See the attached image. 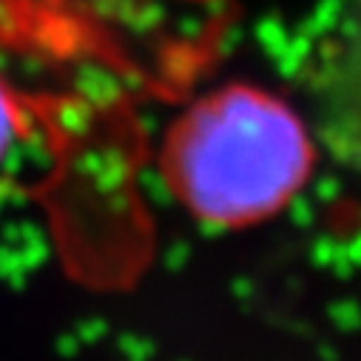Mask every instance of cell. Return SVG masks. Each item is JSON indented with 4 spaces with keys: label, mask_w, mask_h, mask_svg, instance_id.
<instances>
[{
    "label": "cell",
    "mask_w": 361,
    "mask_h": 361,
    "mask_svg": "<svg viewBox=\"0 0 361 361\" xmlns=\"http://www.w3.org/2000/svg\"><path fill=\"white\" fill-rule=\"evenodd\" d=\"M313 173V140L276 94L228 82L179 114L162 142V176L197 219L242 228L285 211Z\"/></svg>",
    "instance_id": "obj_1"
},
{
    "label": "cell",
    "mask_w": 361,
    "mask_h": 361,
    "mask_svg": "<svg viewBox=\"0 0 361 361\" xmlns=\"http://www.w3.org/2000/svg\"><path fill=\"white\" fill-rule=\"evenodd\" d=\"M23 123H26V117L18 103L15 88L0 77V165L15 151L20 134H23Z\"/></svg>",
    "instance_id": "obj_2"
}]
</instances>
